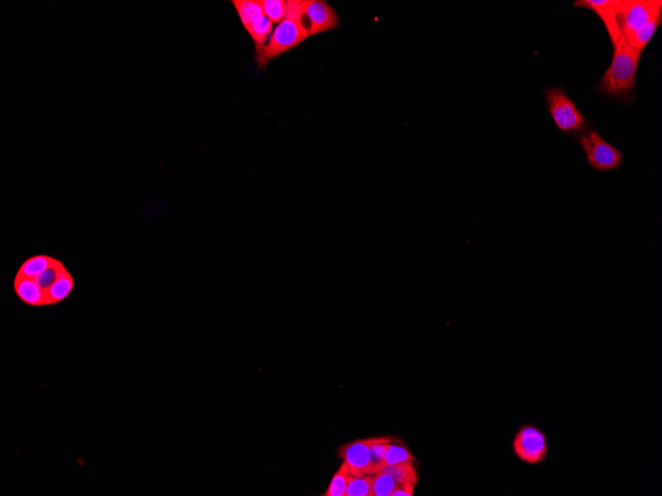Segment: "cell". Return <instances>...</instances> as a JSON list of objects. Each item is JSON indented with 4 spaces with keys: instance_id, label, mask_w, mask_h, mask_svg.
I'll list each match as a JSON object with an SVG mask.
<instances>
[{
    "instance_id": "6da1fadb",
    "label": "cell",
    "mask_w": 662,
    "mask_h": 496,
    "mask_svg": "<svg viewBox=\"0 0 662 496\" xmlns=\"http://www.w3.org/2000/svg\"><path fill=\"white\" fill-rule=\"evenodd\" d=\"M303 17L301 0H289L285 18L274 29L263 51L256 56L260 70H264L274 59L300 46L310 37Z\"/></svg>"
},
{
    "instance_id": "7a4b0ae2",
    "label": "cell",
    "mask_w": 662,
    "mask_h": 496,
    "mask_svg": "<svg viewBox=\"0 0 662 496\" xmlns=\"http://www.w3.org/2000/svg\"><path fill=\"white\" fill-rule=\"evenodd\" d=\"M641 57V52L632 48L622 38L615 47L611 66L600 81V91L608 95H622L634 90Z\"/></svg>"
},
{
    "instance_id": "3957f363",
    "label": "cell",
    "mask_w": 662,
    "mask_h": 496,
    "mask_svg": "<svg viewBox=\"0 0 662 496\" xmlns=\"http://www.w3.org/2000/svg\"><path fill=\"white\" fill-rule=\"evenodd\" d=\"M512 450L518 460L525 465H542L550 455L547 434L535 424H523L513 437Z\"/></svg>"
},
{
    "instance_id": "277c9868",
    "label": "cell",
    "mask_w": 662,
    "mask_h": 496,
    "mask_svg": "<svg viewBox=\"0 0 662 496\" xmlns=\"http://www.w3.org/2000/svg\"><path fill=\"white\" fill-rule=\"evenodd\" d=\"M579 144L592 169L604 172L616 171L621 167L624 160L621 150L607 142L597 131L580 136Z\"/></svg>"
},
{
    "instance_id": "5b68a950",
    "label": "cell",
    "mask_w": 662,
    "mask_h": 496,
    "mask_svg": "<svg viewBox=\"0 0 662 496\" xmlns=\"http://www.w3.org/2000/svg\"><path fill=\"white\" fill-rule=\"evenodd\" d=\"M548 112L558 129L562 132H577L586 124V118L567 95L563 88H547L545 90Z\"/></svg>"
},
{
    "instance_id": "8992f818",
    "label": "cell",
    "mask_w": 662,
    "mask_h": 496,
    "mask_svg": "<svg viewBox=\"0 0 662 496\" xmlns=\"http://www.w3.org/2000/svg\"><path fill=\"white\" fill-rule=\"evenodd\" d=\"M661 11V0H622L617 18L622 37L658 16Z\"/></svg>"
},
{
    "instance_id": "52a82bcc",
    "label": "cell",
    "mask_w": 662,
    "mask_h": 496,
    "mask_svg": "<svg viewBox=\"0 0 662 496\" xmlns=\"http://www.w3.org/2000/svg\"><path fill=\"white\" fill-rule=\"evenodd\" d=\"M303 16L308 19L310 36L335 30L340 25L337 11L323 0H301Z\"/></svg>"
},
{
    "instance_id": "ba28073f",
    "label": "cell",
    "mask_w": 662,
    "mask_h": 496,
    "mask_svg": "<svg viewBox=\"0 0 662 496\" xmlns=\"http://www.w3.org/2000/svg\"><path fill=\"white\" fill-rule=\"evenodd\" d=\"M376 438L360 439L340 448L339 456L353 478L373 475L371 445Z\"/></svg>"
},
{
    "instance_id": "9c48e42d",
    "label": "cell",
    "mask_w": 662,
    "mask_h": 496,
    "mask_svg": "<svg viewBox=\"0 0 662 496\" xmlns=\"http://www.w3.org/2000/svg\"><path fill=\"white\" fill-rule=\"evenodd\" d=\"M621 4L622 0H578L574 2V6L585 7L598 14L604 22L615 48L624 38L617 18Z\"/></svg>"
},
{
    "instance_id": "30bf717a",
    "label": "cell",
    "mask_w": 662,
    "mask_h": 496,
    "mask_svg": "<svg viewBox=\"0 0 662 496\" xmlns=\"http://www.w3.org/2000/svg\"><path fill=\"white\" fill-rule=\"evenodd\" d=\"M14 291L19 300L27 305L39 307L47 306L45 291L42 290L35 278L16 276L13 281Z\"/></svg>"
},
{
    "instance_id": "8fae6325",
    "label": "cell",
    "mask_w": 662,
    "mask_h": 496,
    "mask_svg": "<svg viewBox=\"0 0 662 496\" xmlns=\"http://www.w3.org/2000/svg\"><path fill=\"white\" fill-rule=\"evenodd\" d=\"M661 14H659L658 16L654 17V19L647 22L644 25L639 27L631 33L627 34V35L624 36L625 40L632 48L636 49L637 51L642 53L647 44L651 40L652 36L656 33L657 28L661 25Z\"/></svg>"
},
{
    "instance_id": "7c38bea8",
    "label": "cell",
    "mask_w": 662,
    "mask_h": 496,
    "mask_svg": "<svg viewBox=\"0 0 662 496\" xmlns=\"http://www.w3.org/2000/svg\"><path fill=\"white\" fill-rule=\"evenodd\" d=\"M75 288V280L70 271L66 270L45 291L47 306L58 305L62 301L66 300Z\"/></svg>"
},
{
    "instance_id": "4fadbf2b",
    "label": "cell",
    "mask_w": 662,
    "mask_h": 496,
    "mask_svg": "<svg viewBox=\"0 0 662 496\" xmlns=\"http://www.w3.org/2000/svg\"><path fill=\"white\" fill-rule=\"evenodd\" d=\"M231 4L236 7L239 19L246 31L254 22L265 16L260 0H232Z\"/></svg>"
},
{
    "instance_id": "5bb4252c",
    "label": "cell",
    "mask_w": 662,
    "mask_h": 496,
    "mask_svg": "<svg viewBox=\"0 0 662 496\" xmlns=\"http://www.w3.org/2000/svg\"><path fill=\"white\" fill-rule=\"evenodd\" d=\"M247 32L255 46V56H258L265 48L271 34L273 33V23L269 20L268 17L264 16L254 22Z\"/></svg>"
},
{
    "instance_id": "9a60e30c",
    "label": "cell",
    "mask_w": 662,
    "mask_h": 496,
    "mask_svg": "<svg viewBox=\"0 0 662 496\" xmlns=\"http://www.w3.org/2000/svg\"><path fill=\"white\" fill-rule=\"evenodd\" d=\"M55 261L56 259L47 255L31 256L22 264L16 275L35 278L42 273H44L47 268H50L55 263Z\"/></svg>"
},
{
    "instance_id": "2e32d148",
    "label": "cell",
    "mask_w": 662,
    "mask_h": 496,
    "mask_svg": "<svg viewBox=\"0 0 662 496\" xmlns=\"http://www.w3.org/2000/svg\"><path fill=\"white\" fill-rule=\"evenodd\" d=\"M383 471L389 473L397 483H411L417 485L419 475L412 463H400L396 465L385 466Z\"/></svg>"
},
{
    "instance_id": "e0dca14e",
    "label": "cell",
    "mask_w": 662,
    "mask_h": 496,
    "mask_svg": "<svg viewBox=\"0 0 662 496\" xmlns=\"http://www.w3.org/2000/svg\"><path fill=\"white\" fill-rule=\"evenodd\" d=\"M353 476L348 471L347 465L344 463L338 468L337 473L331 478L327 490L323 493L325 496H345L348 485L352 481Z\"/></svg>"
},
{
    "instance_id": "ac0fdd59",
    "label": "cell",
    "mask_w": 662,
    "mask_h": 496,
    "mask_svg": "<svg viewBox=\"0 0 662 496\" xmlns=\"http://www.w3.org/2000/svg\"><path fill=\"white\" fill-rule=\"evenodd\" d=\"M394 441L392 437H377L376 440L371 445V458L373 463V475L379 473L384 466L385 455L390 443Z\"/></svg>"
},
{
    "instance_id": "d6986e66",
    "label": "cell",
    "mask_w": 662,
    "mask_h": 496,
    "mask_svg": "<svg viewBox=\"0 0 662 496\" xmlns=\"http://www.w3.org/2000/svg\"><path fill=\"white\" fill-rule=\"evenodd\" d=\"M264 14L272 23H281L288 11L286 0H260Z\"/></svg>"
},
{
    "instance_id": "ffe728a7",
    "label": "cell",
    "mask_w": 662,
    "mask_h": 496,
    "mask_svg": "<svg viewBox=\"0 0 662 496\" xmlns=\"http://www.w3.org/2000/svg\"><path fill=\"white\" fill-rule=\"evenodd\" d=\"M414 461H416V458L406 446L394 445L390 443L386 455H385L384 466L400 463H414Z\"/></svg>"
},
{
    "instance_id": "44dd1931",
    "label": "cell",
    "mask_w": 662,
    "mask_h": 496,
    "mask_svg": "<svg viewBox=\"0 0 662 496\" xmlns=\"http://www.w3.org/2000/svg\"><path fill=\"white\" fill-rule=\"evenodd\" d=\"M373 483H374V475L371 473L359 476V478H353L348 485L345 496H373Z\"/></svg>"
},
{
    "instance_id": "7402d4cb",
    "label": "cell",
    "mask_w": 662,
    "mask_h": 496,
    "mask_svg": "<svg viewBox=\"0 0 662 496\" xmlns=\"http://www.w3.org/2000/svg\"><path fill=\"white\" fill-rule=\"evenodd\" d=\"M397 485V481L389 473L379 471L374 475L373 496H390Z\"/></svg>"
},
{
    "instance_id": "603a6c76",
    "label": "cell",
    "mask_w": 662,
    "mask_h": 496,
    "mask_svg": "<svg viewBox=\"0 0 662 496\" xmlns=\"http://www.w3.org/2000/svg\"><path fill=\"white\" fill-rule=\"evenodd\" d=\"M66 270V268L64 266L63 261L57 260L56 259L55 263H54L50 268H47L41 275L37 276L35 281L38 283V285H40L42 290L46 291L59 278H60L62 273Z\"/></svg>"
},
{
    "instance_id": "cb8c5ba5",
    "label": "cell",
    "mask_w": 662,
    "mask_h": 496,
    "mask_svg": "<svg viewBox=\"0 0 662 496\" xmlns=\"http://www.w3.org/2000/svg\"><path fill=\"white\" fill-rule=\"evenodd\" d=\"M414 486L411 483H397V488L393 490L390 496H412L414 495Z\"/></svg>"
}]
</instances>
